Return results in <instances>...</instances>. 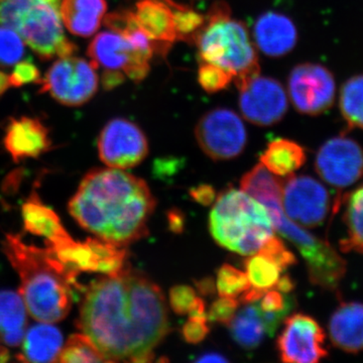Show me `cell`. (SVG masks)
Here are the masks:
<instances>
[{
	"label": "cell",
	"mask_w": 363,
	"mask_h": 363,
	"mask_svg": "<svg viewBox=\"0 0 363 363\" xmlns=\"http://www.w3.org/2000/svg\"><path fill=\"white\" fill-rule=\"evenodd\" d=\"M100 160L109 168L126 169L138 166L149 155V142L142 128L128 119H111L97 143Z\"/></svg>",
	"instance_id": "obj_13"
},
{
	"label": "cell",
	"mask_w": 363,
	"mask_h": 363,
	"mask_svg": "<svg viewBox=\"0 0 363 363\" xmlns=\"http://www.w3.org/2000/svg\"><path fill=\"white\" fill-rule=\"evenodd\" d=\"M267 290H262V289L250 288L245 292L242 293L240 297V302L243 304H250V303H257L262 298V296Z\"/></svg>",
	"instance_id": "obj_45"
},
{
	"label": "cell",
	"mask_w": 363,
	"mask_h": 363,
	"mask_svg": "<svg viewBox=\"0 0 363 363\" xmlns=\"http://www.w3.org/2000/svg\"><path fill=\"white\" fill-rule=\"evenodd\" d=\"M2 250L20 277V294L28 314L45 323L65 319L73 305L74 288L79 286L77 274L50 248L26 245L18 235L7 234Z\"/></svg>",
	"instance_id": "obj_3"
},
{
	"label": "cell",
	"mask_w": 363,
	"mask_h": 363,
	"mask_svg": "<svg viewBox=\"0 0 363 363\" xmlns=\"http://www.w3.org/2000/svg\"><path fill=\"white\" fill-rule=\"evenodd\" d=\"M190 319L198 320V321H207L208 315L206 313V305L201 298H195L194 302L188 311Z\"/></svg>",
	"instance_id": "obj_44"
},
{
	"label": "cell",
	"mask_w": 363,
	"mask_h": 363,
	"mask_svg": "<svg viewBox=\"0 0 363 363\" xmlns=\"http://www.w3.org/2000/svg\"><path fill=\"white\" fill-rule=\"evenodd\" d=\"M195 298L194 289L189 286H175L169 291V306L176 314L185 315L194 302Z\"/></svg>",
	"instance_id": "obj_40"
},
{
	"label": "cell",
	"mask_w": 363,
	"mask_h": 363,
	"mask_svg": "<svg viewBox=\"0 0 363 363\" xmlns=\"http://www.w3.org/2000/svg\"><path fill=\"white\" fill-rule=\"evenodd\" d=\"M238 90L241 113L255 125H274L288 111V95L276 79L257 75L240 86Z\"/></svg>",
	"instance_id": "obj_15"
},
{
	"label": "cell",
	"mask_w": 363,
	"mask_h": 363,
	"mask_svg": "<svg viewBox=\"0 0 363 363\" xmlns=\"http://www.w3.org/2000/svg\"><path fill=\"white\" fill-rule=\"evenodd\" d=\"M248 281L255 288L274 289L279 279L281 269L262 255H250L245 260Z\"/></svg>",
	"instance_id": "obj_32"
},
{
	"label": "cell",
	"mask_w": 363,
	"mask_h": 363,
	"mask_svg": "<svg viewBox=\"0 0 363 363\" xmlns=\"http://www.w3.org/2000/svg\"><path fill=\"white\" fill-rule=\"evenodd\" d=\"M58 362L81 363V362H105V359L99 351L91 342L89 338L83 333L73 334L69 337L62 348Z\"/></svg>",
	"instance_id": "obj_31"
},
{
	"label": "cell",
	"mask_w": 363,
	"mask_h": 363,
	"mask_svg": "<svg viewBox=\"0 0 363 363\" xmlns=\"http://www.w3.org/2000/svg\"><path fill=\"white\" fill-rule=\"evenodd\" d=\"M315 169L332 187H350L363 176L362 145L345 135L330 138L318 150Z\"/></svg>",
	"instance_id": "obj_14"
},
{
	"label": "cell",
	"mask_w": 363,
	"mask_h": 363,
	"mask_svg": "<svg viewBox=\"0 0 363 363\" xmlns=\"http://www.w3.org/2000/svg\"><path fill=\"white\" fill-rule=\"evenodd\" d=\"M195 136L204 154L213 161H228L240 156L247 143L242 119L231 109L222 107L201 117Z\"/></svg>",
	"instance_id": "obj_10"
},
{
	"label": "cell",
	"mask_w": 363,
	"mask_h": 363,
	"mask_svg": "<svg viewBox=\"0 0 363 363\" xmlns=\"http://www.w3.org/2000/svg\"><path fill=\"white\" fill-rule=\"evenodd\" d=\"M274 288H276V290L279 291V292L290 294L295 289V283H294L290 276L285 274V276L279 279L278 283L274 286Z\"/></svg>",
	"instance_id": "obj_47"
},
{
	"label": "cell",
	"mask_w": 363,
	"mask_h": 363,
	"mask_svg": "<svg viewBox=\"0 0 363 363\" xmlns=\"http://www.w3.org/2000/svg\"><path fill=\"white\" fill-rule=\"evenodd\" d=\"M196 288L200 294L204 296L213 295L215 293V285L213 279L211 278H205L197 281L195 283Z\"/></svg>",
	"instance_id": "obj_46"
},
{
	"label": "cell",
	"mask_w": 363,
	"mask_h": 363,
	"mask_svg": "<svg viewBox=\"0 0 363 363\" xmlns=\"http://www.w3.org/2000/svg\"><path fill=\"white\" fill-rule=\"evenodd\" d=\"M198 81L203 89L209 93L218 92L228 87L233 77L228 72L208 63H200Z\"/></svg>",
	"instance_id": "obj_35"
},
{
	"label": "cell",
	"mask_w": 363,
	"mask_h": 363,
	"mask_svg": "<svg viewBox=\"0 0 363 363\" xmlns=\"http://www.w3.org/2000/svg\"><path fill=\"white\" fill-rule=\"evenodd\" d=\"M63 345L61 331L52 323L40 322L26 330L18 359L23 362H56Z\"/></svg>",
	"instance_id": "obj_23"
},
{
	"label": "cell",
	"mask_w": 363,
	"mask_h": 363,
	"mask_svg": "<svg viewBox=\"0 0 363 363\" xmlns=\"http://www.w3.org/2000/svg\"><path fill=\"white\" fill-rule=\"evenodd\" d=\"M50 250L77 276L80 272L116 274L125 266L128 257V252L123 247L98 238H89L84 242L72 240L61 247Z\"/></svg>",
	"instance_id": "obj_17"
},
{
	"label": "cell",
	"mask_w": 363,
	"mask_h": 363,
	"mask_svg": "<svg viewBox=\"0 0 363 363\" xmlns=\"http://www.w3.org/2000/svg\"><path fill=\"white\" fill-rule=\"evenodd\" d=\"M281 183L283 180L276 178L260 162L242 177L240 186L250 197L262 204L272 198L281 197Z\"/></svg>",
	"instance_id": "obj_29"
},
{
	"label": "cell",
	"mask_w": 363,
	"mask_h": 363,
	"mask_svg": "<svg viewBox=\"0 0 363 363\" xmlns=\"http://www.w3.org/2000/svg\"><path fill=\"white\" fill-rule=\"evenodd\" d=\"M324 343L325 332L316 320L298 313L286 318L277 346L281 362L316 363L328 355Z\"/></svg>",
	"instance_id": "obj_16"
},
{
	"label": "cell",
	"mask_w": 363,
	"mask_h": 363,
	"mask_svg": "<svg viewBox=\"0 0 363 363\" xmlns=\"http://www.w3.org/2000/svg\"><path fill=\"white\" fill-rule=\"evenodd\" d=\"M25 44L18 33L0 25V67L16 65L23 59Z\"/></svg>",
	"instance_id": "obj_34"
},
{
	"label": "cell",
	"mask_w": 363,
	"mask_h": 363,
	"mask_svg": "<svg viewBox=\"0 0 363 363\" xmlns=\"http://www.w3.org/2000/svg\"><path fill=\"white\" fill-rule=\"evenodd\" d=\"M198 362H225L227 359L223 355L218 354V353H207V354L200 357L197 359Z\"/></svg>",
	"instance_id": "obj_48"
},
{
	"label": "cell",
	"mask_w": 363,
	"mask_h": 363,
	"mask_svg": "<svg viewBox=\"0 0 363 363\" xmlns=\"http://www.w3.org/2000/svg\"><path fill=\"white\" fill-rule=\"evenodd\" d=\"M157 201L149 186L119 169H95L81 181L69 212L98 240L124 247L147 235Z\"/></svg>",
	"instance_id": "obj_2"
},
{
	"label": "cell",
	"mask_w": 363,
	"mask_h": 363,
	"mask_svg": "<svg viewBox=\"0 0 363 363\" xmlns=\"http://www.w3.org/2000/svg\"><path fill=\"white\" fill-rule=\"evenodd\" d=\"M342 198L332 200L323 184L310 176H289L281 183V202L289 219L305 227L321 226L331 212L341 206Z\"/></svg>",
	"instance_id": "obj_8"
},
{
	"label": "cell",
	"mask_w": 363,
	"mask_h": 363,
	"mask_svg": "<svg viewBox=\"0 0 363 363\" xmlns=\"http://www.w3.org/2000/svg\"><path fill=\"white\" fill-rule=\"evenodd\" d=\"M107 11L106 0H62L61 18L67 30L89 38L99 30Z\"/></svg>",
	"instance_id": "obj_24"
},
{
	"label": "cell",
	"mask_w": 363,
	"mask_h": 363,
	"mask_svg": "<svg viewBox=\"0 0 363 363\" xmlns=\"http://www.w3.org/2000/svg\"><path fill=\"white\" fill-rule=\"evenodd\" d=\"M40 73L38 67L30 61H20L14 65L13 73L9 75L11 87H21L30 83H39Z\"/></svg>",
	"instance_id": "obj_39"
},
{
	"label": "cell",
	"mask_w": 363,
	"mask_h": 363,
	"mask_svg": "<svg viewBox=\"0 0 363 363\" xmlns=\"http://www.w3.org/2000/svg\"><path fill=\"white\" fill-rule=\"evenodd\" d=\"M341 203L345 205L343 221L347 235L340 241L341 252L363 255V184L343 196Z\"/></svg>",
	"instance_id": "obj_28"
},
{
	"label": "cell",
	"mask_w": 363,
	"mask_h": 363,
	"mask_svg": "<svg viewBox=\"0 0 363 363\" xmlns=\"http://www.w3.org/2000/svg\"><path fill=\"white\" fill-rule=\"evenodd\" d=\"M238 301L233 297H221L210 307L208 319L212 322L228 325L238 311Z\"/></svg>",
	"instance_id": "obj_38"
},
{
	"label": "cell",
	"mask_w": 363,
	"mask_h": 363,
	"mask_svg": "<svg viewBox=\"0 0 363 363\" xmlns=\"http://www.w3.org/2000/svg\"><path fill=\"white\" fill-rule=\"evenodd\" d=\"M259 255L271 260L272 264H276L281 269V272L285 271L288 267L297 264L295 255L286 247L283 241L274 235H272L264 243V245L259 250Z\"/></svg>",
	"instance_id": "obj_36"
},
{
	"label": "cell",
	"mask_w": 363,
	"mask_h": 363,
	"mask_svg": "<svg viewBox=\"0 0 363 363\" xmlns=\"http://www.w3.org/2000/svg\"><path fill=\"white\" fill-rule=\"evenodd\" d=\"M28 315L20 293L0 292V344L2 347H20L28 330Z\"/></svg>",
	"instance_id": "obj_25"
},
{
	"label": "cell",
	"mask_w": 363,
	"mask_h": 363,
	"mask_svg": "<svg viewBox=\"0 0 363 363\" xmlns=\"http://www.w3.org/2000/svg\"><path fill=\"white\" fill-rule=\"evenodd\" d=\"M253 38L260 52L272 58H279L293 51L298 43V30L289 16L267 11L255 21Z\"/></svg>",
	"instance_id": "obj_20"
},
{
	"label": "cell",
	"mask_w": 363,
	"mask_h": 363,
	"mask_svg": "<svg viewBox=\"0 0 363 363\" xmlns=\"http://www.w3.org/2000/svg\"><path fill=\"white\" fill-rule=\"evenodd\" d=\"M87 52L93 65L104 69V73H123L135 82L147 77L152 58L136 49L123 33L109 28L98 33Z\"/></svg>",
	"instance_id": "obj_11"
},
{
	"label": "cell",
	"mask_w": 363,
	"mask_h": 363,
	"mask_svg": "<svg viewBox=\"0 0 363 363\" xmlns=\"http://www.w3.org/2000/svg\"><path fill=\"white\" fill-rule=\"evenodd\" d=\"M62 0H0V25L13 28L40 59L72 56L77 47L66 37Z\"/></svg>",
	"instance_id": "obj_6"
},
{
	"label": "cell",
	"mask_w": 363,
	"mask_h": 363,
	"mask_svg": "<svg viewBox=\"0 0 363 363\" xmlns=\"http://www.w3.org/2000/svg\"><path fill=\"white\" fill-rule=\"evenodd\" d=\"M169 230L172 233L179 234L183 233L185 227V216L180 210L172 209L167 214Z\"/></svg>",
	"instance_id": "obj_43"
},
{
	"label": "cell",
	"mask_w": 363,
	"mask_h": 363,
	"mask_svg": "<svg viewBox=\"0 0 363 363\" xmlns=\"http://www.w3.org/2000/svg\"><path fill=\"white\" fill-rule=\"evenodd\" d=\"M329 335L339 350L348 353L363 351L362 303H340L329 321Z\"/></svg>",
	"instance_id": "obj_21"
},
{
	"label": "cell",
	"mask_w": 363,
	"mask_h": 363,
	"mask_svg": "<svg viewBox=\"0 0 363 363\" xmlns=\"http://www.w3.org/2000/svg\"><path fill=\"white\" fill-rule=\"evenodd\" d=\"M209 331L207 321L190 319L182 328V335L186 342L196 344L204 340Z\"/></svg>",
	"instance_id": "obj_41"
},
{
	"label": "cell",
	"mask_w": 363,
	"mask_h": 363,
	"mask_svg": "<svg viewBox=\"0 0 363 363\" xmlns=\"http://www.w3.org/2000/svg\"><path fill=\"white\" fill-rule=\"evenodd\" d=\"M190 196L195 202L204 205V206H209L216 198V191L212 186L203 184V185L191 189Z\"/></svg>",
	"instance_id": "obj_42"
},
{
	"label": "cell",
	"mask_w": 363,
	"mask_h": 363,
	"mask_svg": "<svg viewBox=\"0 0 363 363\" xmlns=\"http://www.w3.org/2000/svg\"><path fill=\"white\" fill-rule=\"evenodd\" d=\"M341 116L348 128L363 130V74L348 79L339 97Z\"/></svg>",
	"instance_id": "obj_30"
},
{
	"label": "cell",
	"mask_w": 363,
	"mask_h": 363,
	"mask_svg": "<svg viewBox=\"0 0 363 363\" xmlns=\"http://www.w3.org/2000/svg\"><path fill=\"white\" fill-rule=\"evenodd\" d=\"M288 91L296 111L306 116H319L334 104L335 78L320 64H300L289 76Z\"/></svg>",
	"instance_id": "obj_12"
},
{
	"label": "cell",
	"mask_w": 363,
	"mask_h": 363,
	"mask_svg": "<svg viewBox=\"0 0 363 363\" xmlns=\"http://www.w3.org/2000/svg\"><path fill=\"white\" fill-rule=\"evenodd\" d=\"M105 362H150L169 332L161 288L149 277L124 266L92 281L77 322Z\"/></svg>",
	"instance_id": "obj_1"
},
{
	"label": "cell",
	"mask_w": 363,
	"mask_h": 363,
	"mask_svg": "<svg viewBox=\"0 0 363 363\" xmlns=\"http://www.w3.org/2000/svg\"><path fill=\"white\" fill-rule=\"evenodd\" d=\"M4 147L14 162L35 159L52 147L49 130L44 123L33 117L13 118L6 126Z\"/></svg>",
	"instance_id": "obj_19"
},
{
	"label": "cell",
	"mask_w": 363,
	"mask_h": 363,
	"mask_svg": "<svg viewBox=\"0 0 363 363\" xmlns=\"http://www.w3.org/2000/svg\"><path fill=\"white\" fill-rule=\"evenodd\" d=\"M216 288L221 297H236L250 288L247 274L230 264H223L217 272Z\"/></svg>",
	"instance_id": "obj_33"
},
{
	"label": "cell",
	"mask_w": 363,
	"mask_h": 363,
	"mask_svg": "<svg viewBox=\"0 0 363 363\" xmlns=\"http://www.w3.org/2000/svg\"><path fill=\"white\" fill-rule=\"evenodd\" d=\"M262 205L269 212L274 228L290 240L302 255L313 285L325 291H337L345 277L347 264L330 243L289 219L281 208V198H272Z\"/></svg>",
	"instance_id": "obj_7"
},
{
	"label": "cell",
	"mask_w": 363,
	"mask_h": 363,
	"mask_svg": "<svg viewBox=\"0 0 363 363\" xmlns=\"http://www.w3.org/2000/svg\"><path fill=\"white\" fill-rule=\"evenodd\" d=\"M97 68L92 62L72 56L59 58L45 77L40 79V92L49 93L59 104L81 106L96 94Z\"/></svg>",
	"instance_id": "obj_9"
},
{
	"label": "cell",
	"mask_w": 363,
	"mask_h": 363,
	"mask_svg": "<svg viewBox=\"0 0 363 363\" xmlns=\"http://www.w3.org/2000/svg\"><path fill=\"white\" fill-rule=\"evenodd\" d=\"M11 87L9 75L0 71V96L4 95Z\"/></svg>",
	"instance_id": "obj_49"
},
{
	"label": "cell",
	"mask_w": 363,
	"mask_h": 363,
	"mask_svg": "<svg viewBox=\"0 0 363 363\" xmlns=\"http://www.w3.org/2000/svg\"><path fill=\"white\" fill-rule=\"evenodd\" d=\"M260 310L264 312H292L295 307V298L289 294L279 292L269 289L260 298Z\"/></svg>",
	"instance_id": "obj_37"
},
{
	"label": "cell",
	"mask_w": 363,
	"mask_h": 363,
	"mask_svg": "<svg viewBox=\"0 0 363 363\" xmlns=\"http://www.w3.org/2000/svg\"><path fill=\"white\" fill-rule=\"evenodd\" d=\"M180 4L173 0H138L133 13L138 26L156 45L157 54L166 56L178 40L175 11Z\"/></svg>",
	"instance_id": "obj_18"
},
{
	"label": "cell",
	"mask_w": 363,
	"mask_h": 363,
	"mask_svg": "<svg viewBox=\"0 0 363 363\" xmlns=\"http://www.w3.org/2000/svg\"><path fill=\"white\" fill-rule=\"evenodd\" d=\"M21 214L26 230L44 238L47 247H58L73 240L62 225L58 215L45 206L38 196H32L23 204Z\"/></svg>",
	"instance_id": "obj_22"
},
{
	"label": "cell",
	"mask_w": 363,
	"mask_h": 363,
	"mask_svg": "<svg viewBox=\"0 0 363 363\" xmlns=\"http://www.w3.org/2000/svg\"><path fill=\"white\" fill-rule=\"evenodd\" d=\"M259 159L272 174L284 177L292 175L305 164L306 152L298 143L278 138L267 145Z\"/></svg>",
	"instance_id": "obj_26"
},
{
	"label": "cell",
	"mask_w": 363,
	"mask_h": 363,
	"mask_svg": "<svg viewBox=\"0 0 363 363\" xmlns=\"http://www.w3.org/2000/svg\"><path fill=\"white\" fill-rule=\"evenodd\" d=\"M194 45L200 63L211 64L228 72L238 88L259 75L255 43L245 23L231 18L225 2H216L208 11Z\"/></svg>",
	"instance_id": "obj_4"
},
{
	"label": "cell",
	"mask_w": 363,
	"mask_h": 363,
	"mask_svg": "<svg viewBox=\"0 0 363 363\" xmlns=\"http://www.w3.org/2000/svg\"><path fill=\"white\" fill-rule=\"evenodd\" d=\"M228 326L233 340L245 350L257 348L267 334L262 311L257 303H250L240 309Z\"/></svg>",
	"instance_id": "obj_27"
},
{
	"label": "cell",
	"mask_w": 363,
	"mask_h": 363,
	"mask_svg": "<svg viewBox=\"0 0 363 363\" xmlns=\"http://www.w3.org/2000/svg\"><path fill=\"white\" fill-rule=\"evenodd\" d=\"M209 229L220 247L241 255L259 252L274 233L267 208L233 188L217 197L210 213Z\"/></svg>",
	"instance_id": "obj_5"
}]
</instances>
